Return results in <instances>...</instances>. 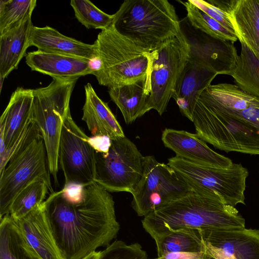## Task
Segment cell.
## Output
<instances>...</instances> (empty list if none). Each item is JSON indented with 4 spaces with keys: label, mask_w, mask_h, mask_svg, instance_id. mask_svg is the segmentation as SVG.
<instances>
[{
    "label": "cell",
    "mask_w": 259,
    "mask_h": 259,
    "mask_svg": "<svg viewBox=\"0 0 259 259\" xmlns=\"http://www.w3.org/2000/svg\"><path fill=\"white\" fill-rule=\"evenodd\" d=\"M218 74L195 61L188 60L177 81L172 98L181 113L192 121L196 104Z\"/></svg>",
    "instance_id": "17"
},
{
    "label": "cell",
    "mask_w": 259,
    "mask_h": 259,
    "mask_svg": "<svg viewBox=\"0 0 259 259\" xmlns=\"http://www.w3.org/2000/svg\"><path fill=\"white\" fill-rule=\"evenodd\" d=\"M180 27L188 44L189 59L218 75H230L238 57L234 42L214 38L195 28L187 17L180 20Z\"/></svg>",
    "instance_id": "13"
},
{
    "label": "cell",
    "mask_w": 259,
    "mask_h": 259,
    "mask_svg": "<svg viewBox=\"0 0 259 259\" xmlns=\"http://www.w3.org/2000/svg\"><path fill=\"white\" fill-rule=\"evenodd\" d=\"M158 257L169 252H204L199 230L185 229L169 233L154 240Z\"/></svg>",
    "instance_id": "27"
},
{
    "label": "cell",
    "mask_w": 259,
    "mask_h": 259,
    "mask_svg": "<svg viewBox=\"0 0 259 259\" xmlns=\"http://www.w3.org/2000/svg\"><path fill=\"white\" fill-rule=\"evenodd\" d=\"M44 204L64 259H81L109 245L120 230L112 196L96 183L84 186L78 202L67 200L60 190L51 193Z\"/></svg>",
    "instance_id": "1"
},
{
    "label": "cell",
    "mask_w": 259,
    "mask_h": 259,
    "mask_svg": "<svg viewBox=\"0 0 259 259\" xmlns=\"http://www.w3.org/2000/svg\"><path fill=\"white\" fill-rule=\"evenodd\" d=\"M49 191L44 181L31 183L17 194L11 204L9 214L15 221L23 218L45 201Z\"/></svg>",
    "instance_id": "28"
},
{
    "label": "cell",
    "mask_w": 259,
    "mask_h": 259,
    "mask_svg": "<svg viewBox=\"0 0 259 259\" xmlns=\"http://www.w3.org/2000/svg\"><path fill=\"white\" fill-rule=\"evenodd\" d=\"M142 223L154 240L181 230L245 227V220L235 207L215 193L194 189L146 215Z\"/></svg>",
    "instance_id": "2"
},
{
    "label": "cell",
    "mask_w": 259,
    "mask_h": 259,
    "mask_svg": "<svg viewBox=\"0 0 259 259\" xmlns=\"http://www.w3.org/2000/svg\"><path fill=\"white\" fill-rule=\"evenodd\" d=\"M95 182L109 192L132 193L141 180L144 169L143 156L130 139H111L107 153L96 152Z\"/></svg>",
    "instance_id": "10"
},
{
    "label": "cell",
    "mask_w": 259,
    "mask_h": 259,
    "mask_svg": "<svg viewBox=\"0 0 259 259\" xmlns=\"http://www.w3.org/2000/svg\"><path fill=\"white\" fill-rule=\"evenodd\" d=\"M204 252H169L157 259H203Z\"/></svg>",
    "instance_id": "35"
},
{
    "label": "cell",
    "mask_w": 259,
    "mask_h": 259,
    "mask_svg": "<svg viewBox=\"0 0 259 259\" xmlns=\"http://www.w3.org/2000/svg\"><path fill=\"white\" fill-rule=\"evenodd\" d=\"M0 259H40L10 214L0 219Z\"/></svg>",
    "instance_id": "25"
},
{
    "label": "cell",
    "mask_w": 259,
    "mask_h": 259,
    "mask_svg": "<svg viewBox=\"0 0 259 259\" xmlns=\"http://www.w3.org/2000/svg\"><path fill=\"white\" fill-rule=\"evenodd\" d=\"M113 16L116 31L149 52L181 31L175 8L167 0H126Z\"/></svg>",
    "instance_id": "4"
},
{
    "label": "cell",
    "mask_w": 259,
    "mask_h": 259,
    "mask_svg": "<svg viewBox=\"0 0 259 259\" xmlns=\"http://www.w3.org/2000/svg\"><path fill=\"white\" fill-rule=\"evenodd\" d=\"M36 0H1L0 36L19 27L31 17Z\"/></svg>",
    "instance_id": "29"
},
{
    "label": "cell",
    "mask_w": 259,
    "mask_h": 259,
    "mask_svg": "<svg viewBox=\"0 0 259 259\" xmlns=\"http://www.w3.org/2000/svg\"><path fill=\"white\" fill-rule=\"evenodd\" d=\"M167 164L191 188L218 194L229 205L244 204L248 169L240 163L227 168L199 165L178 156L168 159Z\"/></svg>",
    "instance_id": "8"
},
{
    "label": "cell",
    "mask_w": 259,
    "mask_h": 259,
    "mask_svg": "<svg viewBox=\"0 0 259 259\" xmlns=\"http://www.w3.org/2000/svg\"><path fill=\"white\" fill-rule=\"evenodd\" d=\"M78 78H53L47 87L33 89L32 118L43 138L50 174L58 185V150L63 122L70 112L71 96Z\"/></svg>",
    "instance_id": "7"
},
{
    "label": "cell",
    "mask_w": 259,
    "mask_h": 259,
    "mask_svg": "<svg viewBox=\"0 0 259 259\" xmlns=\"http://www.w3.org/2000/svg\"><path fill=\"white\" fill-rule=\"evenodd\" d=\"M190 1L224 27L237 35L232 16L210 4L207 1L190 0Z\"/></svg>",
    "instance_id": "33"
},
{
    "label": "cell",
    "mask_w": 259,
    "mask_h": 259,
    "mask_svg": "<svg viewBox=\"0 0 259 259\" xmlns=\"http://www.w3.org/2000/svg\"><path fill=\"white\" fill-rule=\"evenodd\" d=\"M203 259H214L211 257L204 255Z\"/></svg>",
    "instance_id": "38"
},
{
    "label": "cell",
    "mask_w": 259,
    "mask_h": 259,
    "mask_svg": "<svg viewBox=\"0 0 259 259\" xmlns=\"http://www.w3.org/2000/svg\"><path fill=\"white\" fill-rule=\"evenodd\" d=\"M50 174L45 144L32 119L18 147L0 172V219L9 214L17 194L34 181H45L50 193H53Z\"/></svg>",
    "instance_id": "6"
},
{
    "label": "cell",
    "mask_w": 259,
    "mask_h": 259,
    "mask_svg": "<svg viewBox=\"0 0 259 259\" xmlns=\"http://www.w3.org/2000/svg\"><path fill=\"white\" fill-rule=\"evenodd\" d=\"M76 18L87 29H105L112 25L113 15L101 11L91 2L87 0H71Z\"/></svg>",
    "instance_id": "31"
},
{
    "label": "cell",
    "mask_w": 259,
    "mask_h": 259,
    "mask_svg": "<svg viewBox=\"0 0 259 259\" xmlns=\"http://www.w3.org/2000/svg\"><path fill=\"white\" fill-rule=\"evenodd\" d=\"M111 99L120 109L126 124H130L149 111L147 101L150 87L147 78L108 88Z\"/></svg>",
    "instance_id": "22"
},
{
    "label": "cell",
    "mask_w": 259,
    "mask_h": 259,
    "mask_svg": "<svg viewBox=\"0 0 259 259\" xmlns=\"http://www.w3.org/2000/svg\"><path fill=\"white\" fill-rule=\"evenodd\" d=\"M199 232L205 256L214 259H259V230L244 227Z\"/></svg>",
    "instance_id": "14"
},
{
    "label": "cell",
    "mask_w": 259,
    "mask_h": 259,
    "mask_svg": "<svg viewBox=\"0 0 259 259\" xmlns=\"http://www.w3.org/2000/svg\"><path fill=\"white\" fill-rule=\"evenodd\" d=\"M161 140L177 156L195 163L216 168H227L233 163L231 159L209 148L196 134L165 128Z\"/></svg>",
    "instance_id": "16"
},
{
    "label": "cell",
    "mask_w": 259,
    "mask_h": 259,
    "mask_svg": "<svg viewBox=\"0 0 259 259\" xmlns=\"http://www.w3.org/2000/svg\"><path fill=\"white\" fill-rule=\"evenodd\" d=\"M94 44L99 66L93 74L99 84L111 88L146 78L149 85L151 52L118 33L112 25L101 30Z\"/></svg>",
    "instance_id": "5"
},
{
    "label": "cell",
    "mask_w": 259,
    "mask_h": 259,
    "mask_svg": "<svg viewBox=\"0 0 259 259\" xmlns=\"http://www.w3.org/2000/svg\"><path fill=\"white\" fill-rule=\"evenodd\" d=\"M89 142L96 152L107 153L111 145V139L106 136L90 137Z\"/></svg>",
    "instance_id": "34"
},
{
    "label": "cell",
    "mask_w": 259,
    "mask_h": 259,
    "mask_svg": "<svg viewBox=\"0 0 259 259\" xmlns=\"http://www.w3.org/2000/svg\"><path fill=\"white\" fill-rule=\"evenodd\" d=\"M29 45L39 51L76 56L92 62L98 61L94 44H85L65 36L48 26H32Z\"/></svg>",
    "instance_id": "20"
},
{
    "label": "cell",
    "mask_w": 259,
    "mask_h": 259,
    "mask_svg": "<svg viewBox=\"0 0 259 259\" xmlns=\"http://www.w3.org/2000/svg\"><path fill=\"white\" fill-rule=\"evenodd\" d=\"M89 139L70 112L63 122L58 150V162L64 176V185L85 186L95 183L96 151Z\"/></svg>",
    "instance_id": "12"
},
{
    "label": "cell",
    "mask_w": 259,
    "mask_h": 259,
    "mask_svg": "<svg viewBox=\"0 0 259 259\" xmlns=\"http://www.w3.org/2000/svg\"><path fill=\"white\" fill-rule=\"evenodd\" d=\"M238 0H208L209 3L232 16Z\"/></svg>",
    "instance_id": "36"
},
{
    "label": "cell",
    "mask_w": 259,
    "mask_h": 259,
    "mask_svg": "<svg viewBox=\"0 0 259 259\" xmlns=\"http://www.w3.org/2000/svg\"><path fill=\"white\" fill-rule=\"evenodd\" d=\"M239 41L240 54L230 75L240 89L259 98V59L243 40Z\"/></svg>",
    "instance_id": "26"
},
{
    "label": "cell",
    "mask_w": 259,
    "mask_h": 259,
    "mask_svg": "<svg viewBox=\"0 0 259 259\" xmlns=\"http://www.w3.org/2000/svg\"><path fill=\"white\" fill-rule=\"evenodd\" d=\"M146 252L138 243L127 244L115 240L101 251L99 259H147Z\"/></svg>",
    "instance_id": "32"
},
{
    "label": "cell",
    "mask_w": 259,
    "mask_h": 259,
    "mask_svg": "<svg viewBox=\"0 0 259 259\" xmlns=\"http://www.w3.org/2000/svg\"><path fill=\"white\" fill-rule=\"evenodd\" d=\"M192 122L196 134L217 149L259 155V99L237 110L212 106L199 99Z\"/></svg>",
    "instance_id": "3"
},
{
    "label": "cell",
    "mask_w": 259,
    "mask_h": 259,
    "mask_svg": "<svg viewBox=\"0 0 259 259\" xmlns=\"http://www.w3.org/2000/svg\"><path fill=\"white\" fill-rule=\"evenodd\" d=\"M16 221L28 243L40 259H64L47 219L44 202Z\"/></svg>",
    "instance_id": "19"
},
{
    "label": "cell",
    "mask_w": 259,
    "mask_h": 259,
    "mask_svg": "<svg viewBox=\"0 0 259 259\" xmlns=\"http://www.w3.org/2000/svg\"><path fill=\"white\" fill-rule=\"evenodd\" d=\"M181 3L186 9L187 19L195 28L218 39L230 40L234 42L238 39L236 34L199 9L190 0Z\"/></svg>",
    "instance_id": "30"
},
{
    "label": "cell",
    "mask_w": 259,
    "mask_h": 259,
    "mask_svg": "<svg viewBox=\"0 0 259 259\" xmlns=\"http://www.w3.org/2000/svg\"><path fill=\"white\" fill-rule=\"evenodd\" d=\"M101 251H95L85 256L82 257L81 259H99L101 255Z\"/></svg>",
    "instance_id": "37"
},
{
    "label": "cell",
    "mask_w": 259,
    "mask_h": 259,
    "mask_svg": "<svg viewBox=\"0 0 259 259\" xmlns=\"http://www.w3.org/2000/svg\"><path fill=\"white\" fill-rule=\"evenodd\" d=\"M26 63L33 71L53 78H79L96 70L89 60L56 53L37 50L28 53Z\"/></svg>",
    "instance_id": "18"
},
{
    "label": "cell",
    "mask_w": 259,
    "mask_h": 259,
    "mask_svg": "<svg viewBox=\"0 0 259 259\" xmlns=\"http://www.w3.org/2000/svg\"><path fill=\"white\" fill-rule=\"evenodd\" d=\"M232 17L238 40L259 59V0H238Z\"/></svg>",
    "instance_id": "24"
},
{
    "label": "cell",
    "mask_w": 259,
    "mask_h": 259,
    "mask_svg": "<svg viewBox=\"0 0 259 259\" xmlns=\"http://www.w3.org/2000/svg\"><path fill=\"white\" fill-rule=\"evenodd\" d=\"M85 100L82 120L93 136H106L111 139L125 137L123 131L107 103L97 95L90 83L84 86Z\"/></svg>",
    "instance_id": "21"
},
{
    "label": "cell",
    "mask_w": 259,
    "mask_h": 259,
    "mask_svg": "<svg viewBox=\"0 0 259 259\" xmlns=\"http://www.w3.org/2000/svg\"><path fill=\"white\" fill-rule=\"evenodd\" d=\"M191 188L168 164L145 156L142 178L132 193V206L145 217L159 207L188 193Z\"/></svg>",
    "instance_id": "11"
},
{
    "label": "cell",
    "mask_w": 259,
    "mask_h": 259,
    "mask_svg": "<svg viewBox=\"0 0 259 259\" xmlns=\"http://www.w3.org/2000/svg\"><path fill=\"white\" fill-rule=\"evenodd\" d=\"M33 90L18 88L0 118V152L18 143L32 120Z\"/></svg>",
    "instance_id": "15"
},
{
    "label": "cell",
    "mask_w": 259,
    "mask_h": 259,
    "mask_svg": "<svg viewBox=\"0 0 259 259\" xmlns=\"http://www.w3.org/2000/svg\"><path fill=\"white\" fill-rule=\"evenodd\" d=\"M31 17L16 29L0 36V77L4 79L14 69L30 46Z\"/></svg>",
    "instance_id": "23"
},
{
    "label": "cell",
    "mask_w": 259,
    "mask_h": 259,
    "mask_svg": "<svg viewBox=\"0 0 259 259\" xmlns=\"http://www.w3.org/2000/svg\"><path fill=\"white\" fill-rule=\"evenodd\" d=\"M189 57L188 44L181 29L177 35L151 52L149 111L154 109L160 115L166 111Z\"/></svg>",
    "instance_id": "9"
}]
</instances>
